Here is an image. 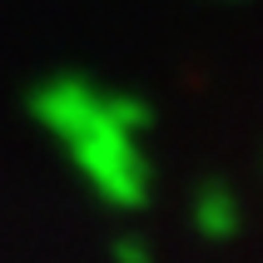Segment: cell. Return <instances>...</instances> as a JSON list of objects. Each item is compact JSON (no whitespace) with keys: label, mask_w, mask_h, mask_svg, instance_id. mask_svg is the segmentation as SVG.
Instances as JSON below:
<instances>
[{"label":"cell","mask_w":263,"mask_h":263,"mask_svg":"<svg viewBox=\"0 0 263 263\" xmlns=\"http://www.w3.org/2000/svg\"><path fill=\"white\" fill-rule=\"evenodd\" d=\"M25 109L65 149V159L80 174V184L104 209L139 214L149 204L154 164H149L144 134L154 124V109L139 95L109 89V85L89 80V74H74V70H60V74H45L25 95Z\"/></svg>","instance_id":"cell-1"},{"label":"cell","mask_w":263,"mask_h":263,"mask_svg":"<svg viewBox=\"0 0 263 263\" xmlns=\"http://www.w3.org/2000/svg\"><path fill=\"white\" fill-rule=\"evenodd\" d=\"M189 223H194V234L209 238V243H229L243 229V204H238V194L223 179H209L189 199Z\"/></svg>","instance_id":"cell-2"},{"label":"cell","mask_w":263,"mask_h":263,"mask_svg":"<svg viewBox=\"0 0 263 263\" xmlns=\"http://www.w3.org/2000/svg\"><path fill=\"white\" fill-rule=\"evenodd\" d=\"M109 253H115L119 263H149V258H154V243L129 229V234H115V238H109Z\"/></svg>","instance_id":"cell-3"}]
</instances>
